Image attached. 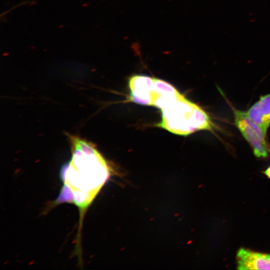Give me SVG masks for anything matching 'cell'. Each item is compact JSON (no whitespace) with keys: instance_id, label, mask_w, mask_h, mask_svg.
I'll use <instances>...</instances> for the list:
<instances>
[{"instance_id":"1","label":"cell","mask_w":270,"mask_h":270,"mask_svg":"<svg viewBox=\"0 0 270 270\" xmlns=\"http://www.w3.org/2000/svg\"><path fill=\"white\" fill-rule=\"evenodd\" d=\"M72 156L60 171L63 186L54 202L74 204L80 224L84 215L110 174L108 161L95 144L78 135L66 133Z\"/></svg>"},{"instance_id":"2","label":"cell","mask_w":270,"mask_h":270,"mask_svg":"<svg viewBox=\"0 0 270 270\" xmlns=\"http://www.w3.org/2000/svg\"><path fill=\"white\" fill-rule=\"evenodd\" d=\"M160 110L162 118L156 126L175 134L186 136L199 130L212 132L214 128L207 112L180 92Z\"/></svg>"},{"instance_id":"3","label":"cell","mask_w":270,"mask_h":270,"mask_svg":"<svg viewBox=\"0 0 270 270\" xmlns=\"http://www.w3.org/2000/svg\"><path fill=\"white\" fill-rule=\"evenodd\" d=\"M232 110L235 124L244 138L251 146L258 158H266L270 154V144L259 126L248 116L246 112L230 105Z\"/></svg>"},{"instance_id":"4","label":"cell","mask_w":270,"mask_h":270,"mask_svg":"<svg viewBox=\"0 0 270 270\" xmlns=\"http://www.w3.org/2000/svg\"><path fill=\"white\" fill-rule=\"evenodd\" d=\"M154 78L134 74L128 80L130 90L128 100L132 102L143 106H152V92Z\"/></svg>"},{"instance_id":"5","label":"cell","mask_w":270,"mask_h":270,"mask_svg":"<svg viewBox=\"0 0 270 270\" xmlns=\"http://www.w3.org/2000/svg\"><path fill=\"white\" fill-rule=\"evenodd\" d=\"M246 113L266 136L270 126V93L261 96L259 100L249 108Z\"/></svg>"},{"instance_id":"6","label":"cell","mask_w":270,"mask_h":270,"mask_svg":"<svg viewBox=\"0 0 270 270\" xmlns=\"http://www.w3.org/2000/svg\"><path fill=\"white\" fill-rule=\"evenodd\" d=\"M236 258L238 269L270 270V254L240 248L237 252Z\"/></svg>"},{"instance_id":"7","label":"cell","mask_w":270,"mask_h":270,"mask_svg":"<svg viewBox=\"0 0 270 270\" xmlns=\"http://www.w3.org/2000/svg\"><path fill=\"white\" fill-rule=\"evenodd\" d=\"M264 173L270 179V166L264 171Z\"/></svg>"}]
</instances>
